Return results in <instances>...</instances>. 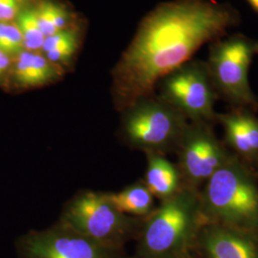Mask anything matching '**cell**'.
I'll list each match as a JSON object with an SVG mask.
<instances>
[{
    "label": "cell",
    "instance_id": "cell-1",
    "mask_svg": "<svg viewBox=\"0 0 258 258\" xmlns=\"http://www.w3.org/2000/svg\"><path fill=\"white\" fill-rule=\"evenodd\" d=\"M239 14L214 0H169L141 21L128 46L111 71V97L121 113L155 95L168 74L192 59L207 43L225 37Z\"/></svg>",
    "mask_w": 258,
    "mask_h": 258
},
{
    "label": "cell",
    "instance_id": "cell-2",
    "mask_svg": "<svg viewBox=\"0 0 258 258\" xmlns=\"http://www.w3.org/2000/svg\"><path fill=\"white\" fill-rule=\"evenodd\" d=\"M200 201L207 223L258 235V174L237 157L204 184Z\"/></svg>",
    "mask_w": 258,
    "mask_h": 258
},
{
    "label": "cell",
    "instance_id": "cell-3",
    "mask_svg": "<svg viewBox=\"0 0 258 258\" xmlns=\"http://www.w3.org/2000/svg\"><path fill=\"white\" fill-rule=\"evenodd\" d=\"M207 223L201 210L200 189L184 185L174 196L162 201L147 216L140 230L143 258H181Z\"/></svg>",
    "mask_w": 258,
    "mask_h": 258
},
{
    "label": "cell",
    "instance_id": "cell-4",
    "mask_svg": "<svg viewBox=\"0 0 258 258\" xmlns=\"http://www.w3.org/2000/svg\"><path fill=\"white\" fill-rule=\"evenodd\" d=\"M121 135L130 148L166 156L176 152L189 121L158 95L141 99L121 112Z\"/></svg>",
    "mask_w": 258,
    "mask_h": 258
},
{
    "label": "cell",
    "instance_id": "cell-5",
    "mask_svg": "<svg viewBox=\"0 0 258 258\" xmlns=\"http://www.w3.org/2000/svg\"><path fill=\"white\" fill-rule=\"evenodd\" d=\"M258 55V40L235 34L213 41L206 64L215 91L231 107L258 112V98L252 91L249 71Z\"/></svg>",
    "mask_w": 258,
    "mask_h": 258
},
{
    "label": "cell",
    "instance_id": "cell-6",
    "mask_svg": "<svg viewBox=\"0 0 258 258\" xmlns=\"http://www.w3.org/2000/svg\"><path fill=\"white\" fill-rule=\"evenodd\" d=\"M144 219L118 211L107 194L86 190L66 204L58 223L102 246L120 249L141 230Z\"/></svg>",
    "mask_w": 258,
    "mask_h": 258
},
{
    "label": "cell",
    "instance_id": "cell-7",
    "mask_svg": "<svg viewBox=\"0 0 258 258\" xmlns=\"http://www.w3.org/2000/svg\"><path fill=\"white\" fill-rule=\"evenodd\" d=\"M158 96L191 122H216L218 95L206 61L191 59L166 76L157 85Z\"/></svg>",
    "mask_w": 258,
    "mask_h": 258
},
{
    "label": "cell",
    "instance_id": "cell-8",
    "mask_svg": "<svg viewBox=\"0 0 258 258\" xmlns=\"http://www.w3.org/2000/svg\"><path fill=\"white\" fill-rule=\"evenodd\" d=\"M212 123L189 121L176 154V164L185 186L201 189L233 154L216 136Z\"/></svg>",
    "mask_w": 258,
    "mask_h": 258
},
{
    "label": "cell",
    "instance_id": "cell-9",
    "mask_svg": "<svg viewBox=\"0 0 258 258\" xmlns=\"http://www.w3.org/2000/svg\"><path fill=\"white\" fill-rule=\"evenodd\" d=\"M21 258H120L119 249L89 239L60 223L19 240Z\"/></svg>",
    "mask_w": 258,
    "mask_h": 258
},
{
    "label": "cell",
    "instance_id": "cell-10",
    "mask_svg": "<svg viewBox=\"0 0 258 258\" xmlns=\"http://www.w3.org/2000/svg\"><path fill=\"white\" fill-rule=\"evenodd\" d=\"M216 122L223 128V142L235 157L251 168L258 167V116L247 108L231 107L217 113Z\"/></svg>",
    "mask_w": 258,
    "mask_h": 258
},
{
    "label": "cell",
    "instance_id": "cell-11",
    "mask_svg": "<svg viewBox=\"0 0 258 258\" xmlns=\"http://www.w3.org/2000/svg\"><path fill=\"white\" fill-rule=\"evenodd\" d=\"M195 241L209 258H258V235L205 223Z\"/></svg>",
    "mask_w": 258,
    "mask_h": 258
},
{
    "label": "cell",
    "instance_id": "cell-12",
    "mask_svg": "<svg viewBox=\"0 0 258 258\" xmlns=\"http://www.w3.org/2000/svg\"><path fill=\"white\" fill-rule=\"evenodd\" d=\"M66 73L41 52L23 50L13 57L8 92L20 93L60 82Z\"/></svg>",
    "mask_w": 258,
    "mask_h": 258
},
{
    "label": "cell",
    "instance_id": "cell-13",
    "mask_svg": "<svg viewBox=\"0 0 258 258\" xmlns=\"http://www.w3.org/2000/svg\"><path fill=\"white\" fill-rule=\"evenodd\" d=\"M85 22L81 19L75 24L46 37L41 53L65 73L70 70L83 44Z\"/></svg>",
    "mask_w": 258,
    "mask_h": 258
},
{
    "label": "cell",
    "instance_id": "cell-14",
    "mask_svg": "<svg viewBox=\"0 0 258 258\" xmlns=\"http://www.w3.org/2000/svg\"><path fill=\"white\" fill-rule=\"evenodd\" d=\"M144 183L161 202L174 196L184 186L178 166L164 155L148 154Z\"/></svg>",
    "mask_w": 258,
    "mask_h": 258
},
{
    "label": "cell",
    "instance_id": "cell-15",
    "mask_svg": "<svg viewBox=\"0 0 258 258\" xmlns=\"http://www.w3.org/2000/svg\"><path fill=\"white\" fill-rule=\"evenodd\" d=\"M34 11L39 27L45 37L75 24L81 17L62 0H37Z\"/></svg>",
    "mask_w": 258,
    "mask_h": 258
},
{
    "label": "cell",
    "instance_id": "cell-16",
    "mask_svg": "<svg viewBox=\"0 0 258 258\" xmlns=\"http://www.w3.org/2000/svg\"><path fill=\"white\" fill-rule=\"evenodd\" d=\"M106 194L118 211L129 216L146 218L156 208L155 197L143 180L129 184L119 192Z\"/></svg>",
    "mask_w": 258,
    "mask_h": 258
},
{
    "label": "cell",
    "instance_id": "cell-17",
    "mask_svg": "<svg viewBox=\"0 0 258 258\" xmlns=\"http://www.w3.org/2000/svg\"><path fill=\"white\" fill-rule=\"evenodd\" d=\"M15 21L22 34L24 50L31 52H40L46 37L37 22L34 5L24 10Z\"/></svg>",
    "mask_w": 258,
    "mask_h": 258
},
{
    "label": "cell",
    "instance_id": "cell-18",
    "mask_svg": "<svg viewBox=\"0 0 258 258\" xmlns=\"http://www.w3.org/2000/svg\"><path fill=\"white\" fill-rule=\"evenodd\" d=\"M0 50L12 57L24 50L22 34L16 21L0 22Z\"/></svg>",
    "mask_w": 258,
    "mask_h": 258
},
{
    "label": "cell",
    "instance_id": "cell-19",
    "mask_svg": "<svg viewBox=\"0 0 258 258\" xmlns=\"http://www.w3.org/2000/svg\"><path fill=\"white\" fill-rule=\"evenodd\" d=\"M37 0H0V22L15 21L19 15Z\"/></svg>",
    "mask_w": 258,
    "mask_h": 258
},
{
    "label": "cell",
    "instance_id": "cell-20",
    "mask_svg": "<svg viewBox=\"0 0 258 258\" xmlns=\"http://www.w3.org/2000/svg\"><path fill=\"white\" fill-rule=\"evenodd\" d=\"M13 57L0 50V88L6 92L9 90L10 76Z\"/></svg>",
    "mask_w": 258,
    "mask_h": 258
},
{
    "label": "cell",
    "instance_id": "cell-21",
    "mask_svg": "<svg viewBox=\"0 0 258 258\" xmlns=\"http://www.w3.org/2000/svg\"><path fill=\"white\" fill-rule=\"evenodd\" d=\"M249 6L253 9V11L258 15V0H247Z\"/></svg>",
    "mask_w": 258,
    "mask_h": 258
},
{
    "label": "cell",
    "instance_id": "cell-22",
    "mask_svg": "<svg viewBox=\"0 0 258 258\" xmlns=\"http://www.w3.org/2000/svg\"><path fill=\"white\" fill-rule=\"evenodd\" d=\"M181 258H191V257H189V256H188V255H187V253H186V254H184V256H182V257Z\"/></svg>",
    "mask_w": 258,
    "mask_h": 258
}]
</instances>
